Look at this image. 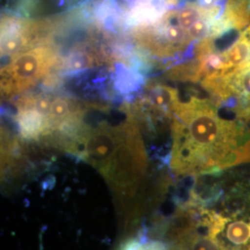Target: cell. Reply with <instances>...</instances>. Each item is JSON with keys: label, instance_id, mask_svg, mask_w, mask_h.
<instances>
[{"label": "cell", "instance_id": "cell-1", "mask_svg": "<svg viewBox=\"0 0 250 250\" xmlns=\"http://www.w3.org/2000/svg\"><path fill=\"white\" fill-rule=\"evenodd\" d=\"M171 121L170 166L175 174H214L250 162V123L224 118L212 100L180 101Z\"/></svg>", "mask_w": 250, "mask_h": 250}, {"label": "cell", "instance_id": "cell-2", "mask_svg": "<svg viewBox=\"0 0 250 250\" xmlns=\"http://www.w3.org/2000/svg\"><path fill=\"white\" fill-rule=\"evenodd\" d=\"M146 170L143 139L134 119L127 120L125 134L107 171L102 175L122 197H132Z\"/></svg>", "mask_w": 250, "mask_h": 250}, {"label": "cell", "instance_id": "cell-3", "mask_svg": "<svg viewBox=\"0 0 250 250\" xmlns=\"http://www.w3.org/2000/svg\"><path fill=\"white\" fill-rule=\"evenodd\" d=\"M56 65H59L58 51L48 43L13 55L1 69L2 96L12 98L34 87Z\"/></svg>", "mask_w": 250, "mask_h": 250}, {"label": "cell", "instance_id": "cell-4", "mask_svg": "<svg viewBox=\"0 0 250 250\" xmlns=\"http://www.w3.org/2000/svg\"><path fill=\"white\" fill-rule=\"evenodd\" d=\"M202 86L217 105L250 123V61L225 76L202 80Z\"/></svg>", "mask_w": 250, "mask_h": 250}, {"label": "cell", "instance_id": "cell-5", "mask_svg": "<svg viewBox=\"0 0 250 250\" xmlns=\"http://www.w3.org/2000/svg\"><path fill=\"white\" fill-rule=\"evenodd\" d=\"M16 121L20 134L27 141L48 139L52 133L48 118L36 107L35 96L22 97L17 101Z\"/></svg>", "mask_w": 250, "mask_h": 250}, {"label": "cell", "instance_id": "cell-6", "mask_svg": "<svg viewBox=\"0 0 250 250\" xmlns=\"http://www.w3.org/2000/svg\"><path fill=\"white\" fill-rule=\"evenodd\" d=\"M146 102L156 112L171 119L173 111L180 102L178 91L163 84L150 85L147 88Z\"/></svg>", "mask_w": 250, "mask_h": 250}, {"label": "cell", "instance_id": "cell-7", "mask_svg": "<svg viewBox=\"0 0 250 250\" xmlns=\"http://www.w3.org/2000/svg\"><path fill=\"white\" fill-rule=\"evenodd\" d=\"M221 20L230 31L244 30L250 24V0H226Z\"/></svg>", "mask_w": 250, "mask_h": 250}, {"label": "cell", "instance_id": "cell-8", "mask_svg": "<svg viewBox=\"0 0 250 250\" xmlns=\"http://www.w3.org/2000/svg\"><path fill=\"white\" fill-rule=\"evenodd\" d=\"M97 57L92 51L86 50L84 47H77L58 66L67 72H77L88 67H92L96 62Z\"/></svg>", "mask_w": 250, "mask_h": 250}, {"label": "cell", "instance_id": "cell-9", "mask_svg": "<svg viewBox=\"0 0 250 250\" xmlns=\"http://www.w3.org/2000/svg\"><path fill=\"white\" fill-rule=\"evenodd\" d=\"M37 5L38 0H18V3L15 6L16 13H18V15L28 16L35 10Z\"/></svg>", "mask_w": 250, "mask_h": 250}, {"label": "cell", "instance_id": "cell-10", "mask_svg": "<svg viewBox=\"0 0 250 250\" xmlns=\"http://www.w3.org/2000/svg\"><path fill=\"white\" fill-rule=\"evenodd\" d=\"M133 1H134H134H135V0H133Z\"/></svg>", "mask_w": 250, "mask_h": 250}]
</instances>
